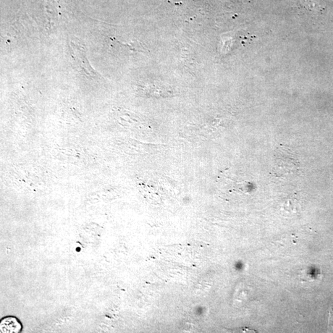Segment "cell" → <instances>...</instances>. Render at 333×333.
<instances>
[{
    "mask_svg": "<svg viewBox=\"0 0 333 333\" xmlns=\"http://www.w3.org/2000/svg\"><path fill=\"white\" fill-rule=\"evenodd\" d=\"M329 329L330 330H332L333 329V306L329 311Z\"/></svg>",
    "mask_w": 333,
    "mask_h": 333,
    "instance_id": "obj_3",
    "label": "cell"
},
{
    "mask_svg": "<svg viewBox=\"0 0 333 333\" xmlns=\"http://www.w3.org/2000/svg\"><path fill=\"white\" fill-rule=\"evenodd\" d=\"M23 326L20 320L14 316H6L0 321V333H20Z\"/></svg>",
    "mask_w": 333,
    "mask_h": 333,
    "instance_id": "obj_1",
    "label": "cell"
},
{
    "mask_svg": "<svg viewBox=\"0 0 333 333\" xmlns=\"http://www.w3.org/2000/svg\"><path fill=\"white\" fill-rule=\"evenodd\" d=\"M73 52H75V54L80 57L79 59L76 58L75 59V61L78 62L77 64L78 67H80L81 71L85 73V75L90 76L91 77L96 78L97 77V73L94 72L92 68L89 65L87 59L85 57V54L84 53L83 49L81 51V49L78 48L77 44L75 46L73 44Z\"/></svg>",
    "mask_w": 333,
    "mask_h": 333,
    "instance_id": "obj_2",
    "label": "cell"
}]
</instances>
